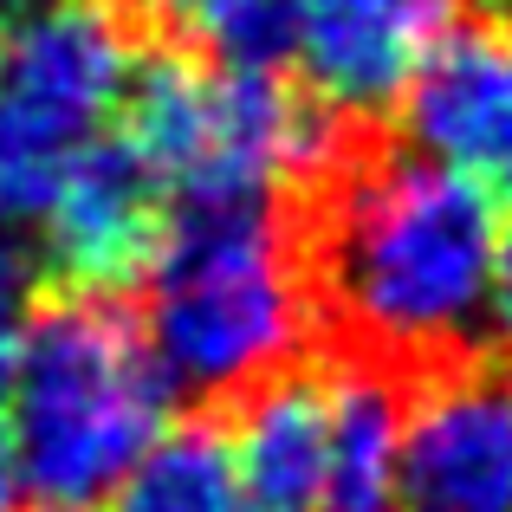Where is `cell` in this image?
<instances>
[{"label":"cell","mask_w":512,"mask_h":512,"mask_svg":"<svg viewBox=\"0 0 512 512\" xmlns=\"http://www.w3.org/2000/svg\"><path fill=\"white\" fill-rule=\"evenodd\" d=\"M286 201L312 279L318 357L422 376L487 344L493 195L448 163H415L389 111H344L331 150Z\"/></svg>","instance_id":"6da1fadb"},{"label":"cell","mask_w":512,"mask_h":512,"mask_svg":"<svg viewBox=\"0 0 512 512\" xmlns=\"http://www.w3.org/2000/svg\"><path fill=\"white\" fill-rule=\"evenodd\" d=\"M143 325L195 409H227L266 376L318 357L312 279L286 195L175 201L143 273Z\"/></svg>","instance_id":"7a4b0ae2"},{"label":"cell","mask_w":512,"mask_h":512,"mask_svg":"<svg viewBox=\"0 0 512 512\" xmlns=\"http://www.w3.org/2000/svg\"><path fill=\"white\" fill-rule=\"evenodd\" d=\"M20 474L52 506H91L169 428V370L143 305L111 286H46L7 383Z\"/></svg>","instance_id":"3957f363"},{"label":"cell","mask_w":512,"mask_h":512,"mask_svg":"<svg viewBox=\"0 0 512 512\" xmlns=\"http://www.w3.org/2000/svg\"><path fill=\"white\" fill-rule=\"evenodd\" d=\"M344 111L292 65H240L150 33L124 98V130L175 188L208 195H286L318 169Z\"/></svg>","instance_id":"277c9868"},{"label":"cell","mask_w":512,"mask_h":512,"mask_svg":"<svg viewBox=\"0 0 512 512\" xmlns=\"http://www.w3.org/2000/svg\"><path fill=\"white\" fill-rule=\"evenodd\" d=\"M150 20L137 0H52L0 65V227H39L72 169L111 137Z\"/></svg>","instance_id":"5b68a950"},{"label":"cell","mask_w":512,"mask_h":512,"mask_svg":"<svg viewBox=\"0 0 512 512\" xmlns=\"http://www.w3.org/2000/svg\"><path fill=\"white\" fill-rule=\"evenodd\" d=\"M402 512H512V350L480 344L409 376Z\"/></svg>","instance_id":"8992f818"},{"label":"cell","mask_w":512,"mask_h":512,"mask_svg":"<svg viewBox=\"0 0 512 512\" xmlns=\"http://www.w3.org/2000/svg\"><path fill=\"white\" fill-rule=\"evenodd\" d=\"M389 117L435 163L487 195H512V20L474 0V13L422 52Z\"/></svg>","instance_id":"52a82bcc"},{"label":"cell","mask_w":512,"mask_h":512,"mask_svg":"<svg viewBox=\"0 0 512 512\" xmlns=\"http://www.w3.org/2000/svg\"><path fill=\"white\" fill-rule=\"evenodd\" d=\"M175 221V188L163 169L130 143V130H111L72 182L59 188L52 214L39 221L52 286H143L150 260L163 253V234Z\"/></svg>","instance_id":"ba28073f"},{"label":"cell","mask_w":512,"mask_h":512,"mask_svg":"<svg viewBox=\"0 0 512 512\" xmlns=\"http://www.w3.org/2000/svg\"><path fill=\"white\" fill-rule=\"evenodd\" d=\"M474 0H299V72L338 111H389Z\"/></svg>","instance_id":"9c48e42d"},{"label":"cell","mask_w":512,"mask_h":512,"mask_svg":"<svg viewBox=\"0 0 512 512\" xmlns=\"http://www.w3.org/2000/svg\"><path fill=\"white\" fill-rule=\"evenodd\" d=\"M331 376V454L318 512H402V396L409 376L318 357Z\"/></svg>","instance_id":"30bf717a"},{"label":"cell","mask_w":512,"mask_h":512,"mask_svg":"<svg viewBox=\"0 0 512 512\" xmlns=\"http://www.w3.org/2000/svg\"><path fill=\"white\" fill-rule=\"evenodd\" d=\"M117 512H247L227 415L195 409L188 422L163 428V441L124 474Z\"/></svg>","instance_id":"8fae6325"},{"label":"cell","mask_w":512,"mask_h":512,"mask_svg":"<svg viewBox=\"0 0 512 512\" xmlns=\"http://www.w3.org/2000/svg\"><path fill=\"white\" fill-rule=\"evenodd\" d=\"M26 325H33V266L20 247L0 240V389L13 383V363L26 350Z\"/></svg>","instance_id":"7c38bea8"},{"label":"cell","mask_w":512,"mask_h":512,"mask_svg":"<svg viewBox=\"0 0 512 512\" xmlns=\"http://www.w3.org/2000/svg\"><path fill=\"white\" fill-rule=\"evenodd\" d=\"M493 325H500V344L512 350V227L493 253Z\"/></svg>","instance_id":"4fadbf2b"},{"label":"cell","mask_w":512,"mask_h":512,"mask_svg":"<svg viewBox=\"0 0 512 512\" xmlns=\"http://www.w3.org/2000/svg\"><path fill=\"white\" fill-rule=\"evenodd\" d=\"M26 487V474H20V448H13V428L0 422V512H13V493Z\"/></svg>","instance_id":"5bb4252c"},{"label":"cell","mask_w":512,"mask_h":512,"mask_svg":"<svg viewBox=\"0 0 512 512\" xmlns=\"http://www.w3.org/2000/svg\"><path fill=\"white\" fill-rule=\"evenodd\" d=\"M39 7H52V0H0V13H39Z\"/></svg>","instance_id":"9a60e30c"},{"label":"cell","mask_w":512,"mask_h":512,"mask_svg":"<svg viewBox=\"0 0 512 512\" xmlns=\"http://www.w3.org/2000/svg\"><path fill=\"white\" fill-rule=\"evenodd\" d=\"M39 512H85V506H52V500H39Z\"/></svg>","instance_id":"2e32d148"},{"label":"cell","mask_w":512,"mask_h":512,"mask_svg":"<svg viewBox=\"0 0 512 512\" xmlns=\"http://www.w3.org/2000/svg\"><path fill=\"white\" fill-rule=\"evenodd\" d=\"M487 7H500V13H506V20H512V0H487Z\"/></svg>","instance_id":"e0dca14e"},{"label":"cell","mask_w":512,"mask_h":512,"mask_svg":"<svg viewBox=\"0 0 512 512\" xmlns=\"http://www.w3.org/2000/svg\"><path fill=\"white\" fill-rule=\"evenodd\" d=\"M0 65H7V33H0Z\"/></svg>","instance_id":"ac0fdd59"}]
</instances>
